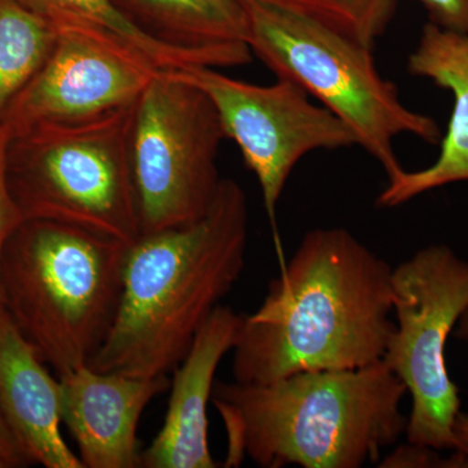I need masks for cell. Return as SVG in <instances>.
<instances>
[{"mask_svg": "<svg viewBox=\"0 0 468 468\" xmlns=\"http://www.w3.org/2000/svg\"><path fill=\"white\" fill-rule=\"evenodd\" d=\"M248 239L246 194L224 177L201 220L141 234L128 245L119 311L90 367L167 377L241 277Z\"/></svg>", "mask_w": 468, "mask_h": 468, "instance_id": "7a4b0ae2", "label": "cell"}, {"mask_svg": "<svg viewBox=\"0 0 468 468\" xmlns=\"http://www.w3.org/2000/svg\"><path fill=\"white\" fill-rule=\"evenodd\" d=\"M239 2L252 55L349 126L356 146L377 160L388 180L405 169L394 147L399 135L440 143L435 120L403 104L397 85L378 72L372 48L258 0Z\"/></svg>", "mask_w": 468, "mask_h": 468, "instance_id": "8992f818", "label": "cell"}, {"mask_svg": "<svg viewBox=\"0 0 468 468\" xmlns=\"http://www.w3.org/2000/svg\"><path fill=\"white\" fill-rule=\"evenodd\" d=\"M314 21L374 50L396 15L399 0H258Z\"/></svg>", "mask_w": 468, "mask_h": 468, "instance_id": "ac0fdd59", "label": "cell"}, {"mask_svg": "<svg viewBox=\"0 0 468 468\" xmlns=\"http://www.w3.org/2000/svg\"><path fill=\"white\" fill-rule=\"evenodd\" d=\"M58 38L21 0H0V119L41 69Z\"/></svg>", "mask_w": 468, "mask_h": 468, "instance_id": "e0dca14e", "label": "cell"}, {"mask_svg": "<svg viewBox=\"0 0 468 468\" xmlns=\"http://www.w3.org/2000/svg\"><path fill=\"white\" fill-rule=\"evenodd\" d=\"M133 104L5 135L3 176L23 220L58 221L126 245L143 234L129 154Z\"/></svg>", "mask_w": 468, "mask_h": 468, "instance_id": "5b68a950", "label": "cell"}, {"mask_svg": "<svg viewBox=\"0 0 468 468\" xmlns=\"http://www.w3.org/2000/svg\"><path fill=\"white\" fill-rule=\"evenodd\" d=\"M243 314L220 306L174 369L171 397L158 435L141 452L144 468H215L208 441V403L218 365L233 350Z\"/></svg>", "mask_w": 468, "mask_h": 468, "instance_id": "7c38bea8", "label": "cell"}, {"mask_svg": "<svg viewBox=\"0 0 468 468\" xmlns=\"http://www.w3.org/2000/svg\"><path fill=\"white\" fill-rule=\"evenodd\" d=\"M0 402L34 464L84 468L61 436L60 381L0 306Z\"/></svg>", "mask_w": 468, "mask_h": 468, "instance_id": "5bb4252c", "label": "cell"}, {"mask_svg": "<svg viewBox=\"0 0 468 468\" xmlns=\"http://www.w3.org/2000/svg\"><path fill=\"white\" fill-rule=\"evenodd\" d=\"M408 390L383 360L267 384L217 383L211 403L227 433L224 467L360 468L405 435Z\"/></svg>", "mask_w": 468, "mask_h": 468, "instance_id": "3957f363", "label": "cell"}, {"mask_svg": "<svg viewBox=\"0 0 468 468\" xmlns=\"http://www.w3.org/2000/svg\"><path fill=\"white\" fill-rule=\"evenodd\" d=\"M454 329L455 337L468 341V309L461 316ZM452 435H454L455 451L468 455V414L466 412L461 411L455 418Z\"/></svg>", "mask_w": 468, "mask_h": 468, "instance_id": "603a6c76", "label": "cell"}, {"mask_svg": "<svg viewBox=\"0 0 468 468\" xmlns=\"http://www.w3.org/2000/svg\"><path fill=\"white\" fill-rule=\"evenodd\" d=\"M426 9L430 23L452 30L468 33V0H417Z\"/></svg>", "mask_w": 468, "mask_h": 468, "instance_id": "ffe728a7", "label": "cell"}, {"mask_svg": "<svg viewBox=\"0 0 468 468\" xmlns=\"http://www.w3.org/2000/svg\"><path fill=\"white\" fill-rule=\"evenodd\" d=\"M158 70L81 41L58 37L46 63L0 119L5 135L38 124H70L131 106Z\"/></svg>", "mask_w": 468, "mask_h": 468, "instance_id": "30bf717a", "label": "cell"}, {"mask_svg": "<svg viewBox=\"0 0 468 468\" xmlns=\"http://www.w3.org/2000/svg\"><path fill=\"white\" fill-rule=\"evenodd\" d=\"M128 245L27 218L0 260V306L58 378L90 366L122 301Z\"/></svg>", "mask_w": 468, "mask_h": 468, "instance_id": "277c9868", "label": "cell"}, {"mask_svg": "<svg viewBox=\"0 0 468 468\" xmlns=\"http://www.w3.org/2000/svg\"><path fill=\"white\" fill-rule=\"evenodd\" d=\"M60 381V419L75 439L84 468L140 467L138 424L167 377L135 378L85 366Z\"/></svg>", "mask_w": 468, "mask_h": 468, "instance_id": "8fae6325", "label": "cell"}, {"mask_svg": "<svg viewBox=\"0 0 468 468\" xmlns=\"http://www.w3.org/2000/svg\"><path fill=\"white\" fill-rule=\"evenodd\" d=\"M154 41L192 54L206 67H242L252 60L239 0H112Z\"/></svg>", "mask_w": 468, "mask_h": 468, "instance_id": "9a60e30c", "label": "cell"}, {"mask_svg": "<svg viewBox=\"0 0 468 468\" xmlns=\"http://www.w3.org/2000/svg\"><path fill=\"white\" fill-rule=\"evenodd\" d=\"M408 70L452 91L454 107L439 158L430 167L403 169L388 180L377 201L383 208L399 207L437 187L468 181V33L442 29L428 21L417 48L410 54Z\"/></svg>", "mask_w": 468, "mask_h": 468, "instance_id": "4fadbf2b", "label": "cell"}, {"mask_svg": "<svg viewBox=\"0 0 468 468\" xmlns=\"http://www.w3.org/2000/svg\"><path fill=\"white\" fill-rule=\"evenodd\" d=\"M5 141V135L3 133L2 129H0V260H2L3 250H5V245L7 242L9 234L23 220L20 214H18L16 206L12 202L5 184V176H3Z\"/></svg>", "mask_w": 468, "mask_h": 468, "instance_id": "7402d4cb", "label": "cell"}, {"mask_svg": "<svg viewBox=\"0 0 468 468\" xmlns=\"http://www.w3.org/2000/svg\"><path fill=\"white\" fill-rule=\"evenodd\" d=\"M0 462L5 468L32 466L34 462L12 430L0 402Z\"/></svg>", "mask_w": 468, "mask_h": 468, "instance_id": "44dd1931", "label": "cell"}, {"mask_svg": "<svg viewBox=\"0 0 468 468\" xmlns=\"http://www.w3.org/2000/svg\"><path fill=\"white\" fill-rule=\"evenodd\" d=\"M392 272L346 228L304 234L261 306L243 314L232 350L234 381L267 384L383 360L396 328Z\"/></svg>", "mask_w": 468, "mask_h": 468, "instance_id": "6da1fadb", "label": "cell"}, {"mask_svg": "<svg viewBox=\"0 0 468 468\" xmlns=\"http://www.w3.org/2000/svg\"><path fill=\"white\" fill-rule=\"evenodd\" d=\"M57 32L58 37L81 39L158 70L206 67L198 58L154 41L116 8L112 0H21Z\"/></svg>", "mask_w": 468, "mask_h": 468, "instance_id": "2e32d148", "label": "cell"}, {"mask_svg": "<svg viewBox=\"0 0 468 468\" xmlns=\"http://www.w3.org/2000/svg\"><path fill=\"white\" fill-rule=\"evenodd\" d=\"M227 140L214 103L176 70L156 73L132 111L129 154L143 233L201 220L217 199Z\"/></svg>", "mask_w": 468, "mask_h": 468, "instance_id": "52a82bcc", "label": "cell"}, {"mask_svg": "<svg viewBox=\"0 0 468 468\" xmlns=\"http://www.w3.org/2000/svg\"><path fill=\"white\" fill-rule=\"evenodd\" d=\"M214 103L227 140L241 150L243 162L260 184L264 209L276 234L277 205L295 165L314 151L356 146V135L301 86L285 79L254 85L218 68L189 66L176 70Z\"/></svg>", "mask_w": 468, "mask_h": 468, "instance_id": "9c48e42d", "label": "cell"}, {"mask_svg": "<svg viewBox=\"0 0 468 468\" xmlns=\"http://www.w3.org/2000/svg\"><path fill=\"white\" fill-rule=\"evenodd\" d=\"M392 288L396 328L383 362L411 396L406 439L455 451L452 426L461 399L445 347L468 309V261L449 246H427L393 268Z\"/></svg>", "mask_w": 468, "mask_h": 468, "instance_id": "ba28073f", "label": "cell"}, {"mask_svg": "<svg viewBox=\"0 0 468 468\" xmlns=\"http://www.w3.org/2000/svg\"><path fill=\"white\" fill-rule=\"evenodd\" d=\"M440 451L431 446L408 442L399 446L378 467L385 468H424V467H468V455L454 451L451 457L443 458Z\"/></svg>", "mask_w": 468, "mask_h": 468, "instance_id": "d6986e66", "label": "cell"}]
</instances>
